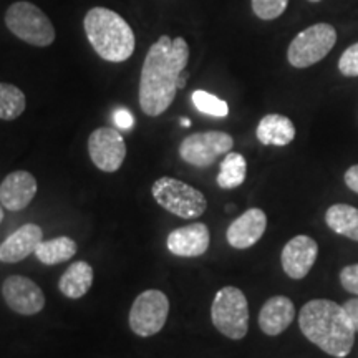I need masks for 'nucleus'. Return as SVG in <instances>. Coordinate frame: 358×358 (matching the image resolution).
<instances>
[{
	"mask_svg": "<svg viewBox=\"0 0 358 358\" xmlns=\"http://www.w3.org/2000/svg\"><path fill=\"white\" fill-rule=\"evenodd\" d=\"M189 47L182 37L161 35L146 53L140 77V106L148 116H159L174 101L178 78L186 70Z\"/></svg>",
	"mask_w": 358,
	"mask_h": 358,
	"instance_id": "nucleus-1",
	"label": "nucleus"
},
{
	"mask_svg": "<svg viewBox=\"0 0 358 358\" xmlns=\"http://www.w3.org/2000/svg\"><path fill=\"white\" fill-rule=\"evenodd\" d=\"M299 327L308 342L330 357L343 358L355 343V329L343 306L327 299H313L301 308Z\"/></svg>",
	"mask_w": 358,
	"mask_h": 358,
	"instance_id": "nucleus-2",
	"label": "nucleus"
},
{
	"mask_svg": "<svg viewBox=\"0 0 358 358\" xmlns=\"http://www.w3.org/2000/svg\"><path fill=\"white\" fill-rule=\"evenodd\" d=\"M85 34L93 50L103 60L122 64L134 52V34L128 22L110 8H92L83 20Z\"/></svg>",
	"mask_w": 358,
	"mask_h": 358,
	"instance_id": "nucleus-3",
	"label": "nucleus"
},
{
	"mask_svg": "<svg viewBox=\"0 0 358 358\" xmlns=\"http://www.w3.org/2000/svg\"><path fill=\"white\" fill-rule=\"evenodd\" d=\"M151 194L164 211L181 219H196L208 209V199L203 192L171 176L156 179Z\"/></svg>",
	"mask_w": 358,
	"mask_h": 358,
	"instance_id": "nucleus-4",
	"label": "nucleus"
},
{
	"mask_svg": "<svg viewBox=\"0 0 358 358\" xmlns=\"http://www.w3.org/2000/svg\"><path fill=\"white\" fill-rule=\"evenodd\" d=\"M211 320L219 334L231 340H243L249 330V303L241 289L222 287L214 297Z\"/></svg>",
	"mask_w": 358,
	"mask_h": 358,
	"instance_id": "nucleus-5",
	"label": "nucleus"
},
{
	"mask_svg": "<svg viewBox=\"0 0 358 358\" xmlns=\"http://www.w3.org/2000/svg\"><path fill=\"white\" fill-rule=\"evenodd\" d=\"M6 25L15 37L35 47H48L55 40V29L50 19L37 6L25 0L8 7Z\"/></svg>",
	"mask_w": 358,
	"mask_h": 358,
	"instance_id": "nucleus-6",
	"label": "nucleus"
},
{
	"mask_svg": "<svg viewBox=\"0 0 358 358\" xmlns=\"http://www.w3.org/2000/svg\"><path fill=\"white\" fill-rule=\"evenodd\" d=\"M335 43H337V30L332 25H310L290 42L287 60L295 69H308L324 60Z\"/></svg>",
	"mask_w": 358,
	"mask_h": 358,
	"instance_id": "nucleus-7",
	"label": "nucleus"
},
{
	"mask_svg": "<svg viewBox=\"0 0 358 358\" xmlns=\"http://www.w3.org/2000/svg\"><path fill=\"white\" fill-rule=\"evenodd\" d=\"M169 315V299L161 290H145L134 299L129 310V329L138 337H153L163 330Z\"/></svg>",
	"mask_w": 358,
	"mask_h": 358,
	"instance_id": "nucleus-8",
	"label": "nucleus"
},
{
	"mask_svg": "<svg viewBox=\"0 0 358 358\" xmlns=\"http://www.w3.org/2000/svg\"><path fill=\"white\" fill-rule=\"evenodd\" d=\"M234 146L231 134L224 131H203L186 136L179 145V156L185 163L196 168L213 166L221 156Z\"/></svg>",
	"mask_w": 358,
	"mask_h": 358,
	"instance_id": "nucleus-9",
	"label": "nucleus"
},
{
	"mask_svg": "<svg viewBox=\"0 0 358 358\" xmlns=\"http://www.w3.org/2000/svg\"><path fill=\"white\" fill-rule=\"evenodd\" d=\"M88 155L100 171L115 173L127 158V143L115 128H98L88 138Z\"/></svg>",
	"mask_w": 358,
	"mask_h": 358,
	"instance_id": "nucleus-10",
	"label": "nucleus"
},
{
	"mask_svg": "<svg viewBox=\"0 0 358 358\" xmlns=\"http://www.w3.org/2000/svg\"><path fill=\"white\" fill-rule=\"evenodd\" d=\"M3 301L20 315H35L45 307L43 290L25 275H8L2 285Z\"/></svg>",
	"mask_w": 358,
	"mask_h": 358,
	"instance_id": "nucleus-11",
	"label": "nucleus"
},
{
	"mask_svg": "<svg viewBox=\"0 0 358 358\" xmlns=\"http://www.w3.org/2000/svg\"><path fill=\"white\" fill-rule=\"evenodd\" d=\"M317 256H319V244L310 236H295L282 249V268L290 279L301 280L312 271Z\"/></svg>",
	"mask_w": 358,
	"mask_h": 358,
	"instance_id": "nucleus-12",
	"label": "nucleus"
},
{
	"mask_svg": "<svg viewBox=\"0 0 358 358\" xmlns=\"http://www.w3.org/2000/svg\"><path fill=\"white\" fill-rule=\"evenodd\" d=\"M211 244V232L203 222L176 227L169 232L166 245L173 256L178 257H199L208 252Z\"/></svg>",
	"mask_w": 358,
	"mask_h": 358,
	"instance_id": "nucleus-13",
	"label": "nucleus"
},
{
	"mask_svg": "<svg viewBox=\"0 0 358 358\" xmlns=\"http://www.w3.org/2000/svg\"><path fill=\"white\" fill-rule=\"evenodd\" d=\"M266 227V213L259 208H250L229 224L226 239L234 249H249L262 239Z\"/></svg>",
	"mask_w": 358,
	"mask_h": 358,
	"instance_id": "nucleus-14",
	"label": "nucleus"
},
{
	"mask_svg": "<svg viewBox=\"0 0 358 358\" xmlns=\"http://www.w3.org/2000/svg\"><path fill=\"white\" fill-rule=\"evenodd\" d=\"M37 179L29 171H13L0 185V204L12 213L24 211L37 194Z\"/></svg>",
	"mask_w": 358,
	"mask_h": 358,
	"instance_id": "nucleus-15",
	"label": "nucleus"
},
{
	"mask_svg": "<svg viewBox=\"0 0 358 358\" xmlns=\"http://www.w3.org/2000/svg\"><path fill=\"white\" fill-rule=\"evenodd\" d=\"M43 241V231L37 224H24L0 244V262L17 264L35 254Z\"/></svg>",
	"mask_w": 358,
	"mask_h": 358,
	"instance_id": "nucleus-16",
	"label": "nucleus"
},
{
	"mask_svg": "<svg viewBox=\"0 0 358 358\" xmlns=\"http://www.w3.org/2000/svg\"><path fill=\"white\" fill-rule=\"evenodd\" d=\"M295 319V306L285 295H274L259 312V327L268 337H277L287 330Z\"/></svg>",
	"mask_w": 358,
	"mask_h": 358,
	"instance_id": "nucleus-17",
	"label": "nucleus"
},
{
	"mask_svg": "<svg viewBox=\"0 0 358 358\" xmlns=\"http://www.w3.org/2000/svg\"><path fill=\"white\" fill-rule=\"evenodd\" d=\"M256 134L264 146H287L295 138V127L287 116L272 113L259 122Z\"/></svg>",
	"mask_w": 358,
	"mask_h": 358,
	"instance_id": "nucleus-18",
	"label": "nucleus"
},
{
	"mask_svg": "<svg viewBox=\"0 0 358 358\" xmlns=\"http://www.w3.org/2000/svg\"><path fill=\"white\" fill-rule=\"evenodd\" d=\"M93 284V267L85 261H77L66 268L58 280V290L69 299H82Z\"/></svg>",
	"mask_w": 358,
	"mask_h": 358,
	"instance_id": "nucleus-19",
	"label": "nucleus"
},
{
	"mask_svg": "<svg viewBox=\"0 0 358 358\" xmlns=\"http://www.w3.org/2000/svg\"><path fill=\"white\" fill-rule=\"evenodd\" d=\"M327 226L335 234L358 243V209L350 204H334L325 213Z\"/></svg>",
	"mask_w": 358,
	"mask_h": 358,
	"instance_id": "nucleus-20",
	"label": "nucleus"
},
{
	"mask_svg": "<svg viewBox=\"0 0 358 358\" xmlns=\"http://www.w3.org/2000/svg\"><path fill=\"white\" fill-rule=\"evenodd\" d=\"M77 243L71 237L60 236L50 241H42L35 249V256L45 266H55L70 261L77 254Z\"/></svg>",
	"mask_w": 358,
	"mask_h": 358,
	"instance_id": "nucleus-21",
	"label": "nucleus"
},
{
	"mask_svg": "<svg viewBox=\"0 0 358 358\" xmlns=\"http://www.w3.org/2000/svg\"><path fill=\"white\" fill-rule=\"evenodd\" d=\"M248 176V161L241 153L229 151L224 156L217 174V186L221 189H236L245 181Z\"/></svg>",
	"mask_w": 358,
	"mask_h": 358,
	"instance_id": "nucleus-22",
	"label": "nucleus"
},
{
	"mask_svg": "<svg viewBox=\"0 0 358 358\" xmlns=\"http://www.w3.org/2000/svg\"><path fill=\"white\" fill-rule=\"evenodd\" d=\"M27 101L20 88L10 83H0V120L12 122L25 111Z\"/></svg>",
	"mask_w": 358,
	"mask_h": 358,
	"instance_id": "nucleus-23",
	"label": "nucleus"
},
{
	"mask_svg": "<svg viewBox=\"0 0 358 358\" xmlns=\"http://www.w3.org/2000/svg\"><path fill=\"white\" fill-rule=\"evenodd\" d=\"M191 98L194 106L201 113L214 116V118H226L229 115L227 103L221 100V98H217L216 95H213V93L204 92V90H196V92H192Z\"/></svg>",
	"mask_w": 358,
	"mask_h": 358,
	"instance_id": "nucleus-24",
	"label": "nucleus"
},
{
	"mask_svg": "<svg viewBox=\"0 0 358 358\" xmlns=\"http://www.w3.org/2000/svg\"><path fill=\"white\" fill-rule=\"evenodd\" d=\"M289 0H252V10L259 19L274 20L285 12Z\"/></svg>",
	"mask_w": 358,
	"mask_h": 358,
	"instance_id": "nucleus-25",
	"label": "nucleus"
},
{
	"mask_svg": "<svg viewBox=\"0 0 358 358\" xmlns=\"http://www.w3.org/2000/svg\"><path fill=\"white\" fill-rule=\"evenodd\" d=\"M338 70L343 77H358V42L350 45L338 60Z\"/></svg>",
	"mask_w": 358,
	"mask_h": 358,
	"instance_id": "nucleus-26",
	"label": "nucleus"
},
{
	"mask_svg": "<svg viewBox=\"0 0 358 358\" xmlns=\"http://www.w3.org/2000/svg\"><path fill=\"white\" fill-rule=\"evenodd\" d=\"M340 284L347 292L358 295V264H352L340 271Z\"/></svg>",
	"mask_w": 358,
	"mask_h": 358,
	"instance_id": "nucleus-27",
	"label": "nucleus"
},
{
	"mask_svg": "<svg viewBox=\"0 0 358 358\" xmlns=\"http://www.w3.org/2000/svg\"><path fill=\"white\" fill-rule=\"evenodd\" d=\"M113 120H115V124L120 129H131L133 123H134L133 115L129 113L128 110H124V108L116 110L115 115H113Z\"/></svg>",
	"mask_w": 358,
	"mask_h": 358,
	"instance_id": "nucleus-28",
	"label": "nucleus"
},
{
	"mask_svg": "<svg viewBox=\"0 0 358 358\" xmlns=\"http://www.w3.org/2000/svg\"><path fill=\"white\" fill-rule=\"evenodd\" d=\"M343 310H345L348 320L352 322L355 332H358V297L350 299V301H347L345 303H343Z\"/></svg>",
	"mask_w": 358,
	"mask_h": 358,
	"instance_id": "nucleus-29",
	"label": "nucleus"
},
{
	"mask_svg": "<svg viewBox=\"0 0 358 358\" xmlns=\"http://www.w3.org/2000/svg\"><path fill=\"white\" fill-rule=\"evenodd\" d=\"M343 179H345V185L348 186V189H352L358 194V164H353V166L348 168Z\"/></svg>",
	"mask_w": 358,
	"mask_h": 358,
	"instance_id": "nucleus-30",
	"label": "nucleus"
},
{
	"mask_svg": "<svg viewBox=\"0 0 358 358\" xmlns=\"http://www.w3.org/2000/svg\"><path fill=\"white\" fill-rule=\"evenodd\" d=\"M187 77H189V75H187V71L185 70L182 71L181 75H179V78H178V90H182L186 87V82H187Z\"/></svg>",
	"mask_w": 358,
	"mask_h": 358,
	"instance_id": "nucleus-31",
	"label": "nucleus"
},
{
	"mask_svg": "<svg viewBox=\"0 0 358 358\" xmlns=\"http://www.w3.org/2000/svg\"><path fill=\"white\" fill-rule=\"evenodd\" d=\"M181 124H182V127H185V128H189V127H191L189 118H182V120H181Z\"/></svg>",
	"mask_w": 358,
	"mask_h": 358,
	"instance_id": "nucleus-32",
	"label": "nucleus"
},
{
	"mask_svg": "<svg viewBox=\"0 0 358 358\" xmlns=\"http://www.w3.org/2000/svg\"><path fill=\"white\" fill-rule=\"evenodd\" d=\"M226 211H227V213H231V211H236V206L229 204V206H227V208H226Z\"/></svg>",
	"mask_w": 358,
	"mask_h": 358,
	"instance_id": "nucleus-33",
	"label": "nucleus"
},
{
	"mask_svg": "<svg viewBox=\"0 0 358 358\" xmlns=\"http://www.w3.org/2000/svg\"><path fill=\"white\" fill-rule=\"evenodd\" d=\"M3 221V206L0 204V222Z\"/></svg>",
	"mask_w": 358,
	"mask_h": 358,
	"instance_id": "nucleus-34",
	"label": "nucleus"
},
{
	"mask_svg": "<svg viewBox=\"0 0 358 358\" xmlns=\"http://www.w3.org/2000/svg\"><path fill=\"white\" fill-rule=\"evenodd\" d=\"M308 2H320V0H308Z\"/></svg>",
	"mask_w": 358,
	"mask_h": 358,
	"instance_id": "nucleus-35",
	"label": "nucleus"
}]
</instances>
